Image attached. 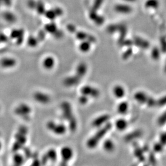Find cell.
Wrapping results in <instances>:
<instances>
[{"instance_id":"obj_1","label":"cell","mask_w":166,"mask_h":166,"mask_svg":"<svg viewBox=\"0 0 166 166\" xmlns=\"http://www.w3.org/2000/svg\"><path fill=\"white\" fill-rule=\"evenodd\" d=\"M61 108L64 118L69 122V129L72 132H74L77 125L76 118L73 115L71 105L68 102H64L61 105Z\"/></svg>"},{"instance_id":"obj_2","label":"cell","mask_w":166,"mask_h":166,"mask_svg":"<svg viewBox=\"0 0 166 166\" xmlns=\"http://www.w3.org/2000/svg\"><path fill=\"white\" fill-rule=\"evenodd\" d=\"M112 128V124L110 123H106L104 127L98 131L94 136L90 138L87 141V147L90 149L95 148L98 144L102 139Z\"/></svg>"},{"instance_id":"obj_3","label":"cell","mask_w":166,"mask_h":166,"mask_svg":"<svg viewBox=\"0 0 166 166\" xmlns=\"http://www.w3.org/2000/svg\"><path fill=\"white\" fill-rule=\"evenodd\" d=\"M60 154L62 156V161L60 165L62 166H66L67 165L68 161L72 158L73 151L70 147L65 146L62 148Z\"/></svg>"},{"instance_id":"obj_4","label":"cell","mask_w":166,"mask_h":166,"mask_svg":"<svg viewBox=\"0 0 166 166\" xmlns=\"http://www.w3.org/2000/svg\"><path fill=\"white\" fill-rule=\"evenodd\" d=\"M81 93L93 98H98L100 95V90L89 86H85L82 87L81 89Z\"/></svg>"},{"instance_id":"obj_5","label":"cell","mask_w":166,"mask_h":166,"mask_svg":"<svg viewBox=\"0 0 166 166\" xmlns=\"http://www.w3.org/2000/svg\"><path fill=\"white\" fill-rule=\"evenodd\" d=\"M31 112V109L29 105L26 104H21L15 109V113L21 116L23 118H26Z\"/></svg>"},{"instance_id":"obj_6","label":"cell","mask_w":166,"mask_h":166,"mask_svg":"<svg viewBox=\"0 0 166 166\" xmlns=\"http://www.w3.org/2000/svg\"><path fill=\"white\" fill-rule=\"evenodd\" d=\"M110 118V116L108 114H105L100 116L94 119L92 122V126L94 127L98 128L101 127L105 123H108Z\"/></svg>"},{"instance_id":"obj_7","label":"cell","mask_w":166,"mask_h":166,"mask_svg":"<svg viewBox=\"0 0 166 166\" xmlns=\"http://www.w3.org/2000/svg\"><path fill=\"white\" fill-rule=\"evenodd\" d=\"M33 98L37 102L46 104L51 101V98L47 95L41 92H36L33 94Z\"/></svg>"},{"instance_id":"obj_8","label":"cell","mask_w":166,"mask_h":166,"mask_svg":"<svg viewBox=\"0 0 166 166\" xmlns=\"http://www.w3.org/2000/svg\"><path fill=\"white\" fill-rule=\"evenodd\" d=\"M81 78L75 74L74 76L66 77L64 81V85L67 87H72L77 85L81 81Z\"/></svg>"},{"instance_id":"obj_9","label":"cell","mask_w":166,"mask_h":166,"mask_svg":"<svg viewBox=\"0 0 166 166\" xmlns=\"http://www.w3.org/2000/svg\"><path fill=\"white\" fill-rule=\"evenodd\" d=\"M87 71H88L87 65L85 63L82 62V63H80L77 66L75 74L81 79H82L86 74Z\"/></svg>"},{"instance_id":"obj_10","label":"cell","mask_w":166,"mask_h":166,"mask_svg":"<svg viewBox=\"0 0 166 166\" xmlns=\"http://www.w3.org/2000/svg\"><path fill=\"white\" fill-rule=\"evenodd\" d=\"M148 96H149L148 95H147L146 93H145L144 92H142V91L137 92L134 95V99L138 103H139L140 104H144L146 103Z\"/></svg>"},{"instance_id":"obj_11","label":"cell","mask_w":166,"mask_h":166,"mask_svg":"<svg viewBox=\"0 0 166 166\" xmlns=\"http://www.w3.org/2000/svg\"><path fill=\"white\" fill-rule=\"evenodd\" d=\"M0 64L3 68H12L16 65V61L12 58H4L1 61Z\"/></svg>"},{"instance_id":"obj_12","label":"cell","mask_w":166,"mask_h":166,"mask_svg":"<svg viewBox=\"0 0 166 166\" xmlns=\"http://www.w3.org/2000/svg\"><path fill=\"white\" fill-rule=\"evenodd\" d=\"M115 10L120 14H127L130 13L132 10V9L127 4H118L116 6Z\"/></svg>"},{"instance_id":"obj_13","label":"cell","mask_w":166,"mask_h":166,"mask_svg":"<svg viewBox=\"0 0 166 166\" xmlns=\"http://www.w3.org/2000/svg\"><path fill=\"white\" fill-rule=\"evenodd\" d=\"M134 155L139 160V161H140L141 163L144 162L145 160V158L142 149L138 146V145L136 144L134 145Z\"/></svg>"},{"instance_id":"obj_14","label":"cell","mask_w":166,"mask_h":166,"mask_svg":"<svg viewBox=\"0 0 166 166\" xmlns=\"http://www.w3.org/2000/svg\"><path fill=\"white\" fill-rule=\"evenodd\" d=\"M113 93L115 96L117 98H122L125 95V90L122 86L120 85L116 86L113 88Z\"/></svg>"},{"instance_id":"obj_15","label":"cell","mask_w":166,"mask_h":166,"mask_svg":"<svg viewBox=\"0 0 166 166\" xmlns=\"http://www.w3.org/2000/svg\"><path fill=\"white\" fill-rule=\"evenodd\" d=\"M43 67L47 70L53 68L55 65V60L52 57H47L44 60L43 63Z\"/></svg>"},{"instance_id":"obj_16","label":"cell","mask_w":166,"mask_h":166,"mask_svg":"<svg viewBox=\"0 0 166 166\" xmlns=\"http://www.w3.org/2000/svg\"><path fill=\"white\" fill-rule=\"evenodd\" d=\"M66 130H67L66 127L64 125L62 124H55L52 131L54 133L56 134L57 135H63L66 133Z\"/></svg>"},{"instance_id":"obj_17","label":"cell","mask_w":166,"mask_h":166,"mask_svg":"<svg viewBox=\"0 0 166 166\" xmlns=\"http://www.w3.org/2000/svg\"><path fill=\"white\" fill-rule=\"evenodd\" d=\"M128 109L129 104L127 102L125 101L120 103L117 107L118 112L120 115H125L127 112Z\"/></svg>"},{"instance_id":"obj_18","label":"cell","mask_w":166,"mask_h":166,"mask_svg":"<svg viewBox=\"0 0 166 166\" xmlns=\"http://www.w3.org/2000/svg\"><path fill=\"white\" fill-rule=\"evenodd\" d=\"M117 130L119 131L125 130L128 126V123L125 119H118L115 124Z\"/></svg>"},{"instance_id":"obj_19","label":"cell","mask_w":166,"mask_h":166,"mask_svg":"<svg viewBox=\"0 0 166 166\" xmlns=\"http://www.w3.org/2000/svg\"><path fill=\"white\" fill-rule=\"evenodd\" d=\"M103 148L107 152H112L115 149V144L111 140L107 139L104 142Z\"/></svg>"},{"instance_id":"obj_20","label":"cell","mask_w":166,"mask_h":166,"mask_svg":"<svg viewBox=\"0 0 166 166\" xmlns=\"http://www.w3.org/2000/svg\"><path fill=\"white\" fill-rule=\"evenodd\" d=\"M134 43L138 46L143 48H147L149 46V44L147 41L139 38H136L135 39Z\"/></svg>"},{"instance_id":"obj_21","label":"cell","mask_w":166,"mask_h":166,"mask_svg":"<svg viewBox=\"0 0 166 166\" xmlns=\"http://www.w3.org/2000/svg\"><path fill=\"white\" fill-rule=\"evenodd\" d=\"M46 154L48 160L51 161L52 163H55L57 161L58 155L57 151L54 149H49Z\"/></svg>"},{"instance_id":"obj_22","label":"cell","mask_w":166,"mask_h":166,"mask_svg":"<svg viewBox=\"0 0 166 166\" xmlns=\"http://www.w3.org/2000/svg\"><path fill=\"white\" fill-rule=\"evenodd\" d=\"M15 154L14 156V163L15 165L16 166H20L23 164L24 163V158L23 157V155L17 153H15Z\"/></svg>"},{"instance_id":"obj_23","label":"cell","mask_w":166,"mask_h":166,"mask_svg":"<svg viewBox=\"0 0 166 166\" xmlns=\"http://www.w3.org/2000/svg\"><path fill=\"white\" fill-rule=\"evenodd\" d=\"M91 47V43L89 41L83 42L80 44L79 46V49L80 51L84 53L88 52L90 50Z\"/></svg>"},{"instance_id":"obj_24","label":"cell","mask_w":166,"mask_h":166,"mask_svg":"<svg viewBox=\"0 0 166 166\" xmlns=\"http://www.w3.org/2000/svg\"><path fill=\"white\" fill-rule=\"evenodd\" d=\"M141 135V131H134L133 132H132L131 133L127 134L126 137H125V140L127 141H131L132 140H133L136 138L139 137Z\"/></svg>"},{"instance_id":"obj_25","label":"cell","mask_w":166,"mask_h":166,"mask_svg":"<svg viewBox=\"0 0 166 166\" xmlns=\"http://www.w3.org/2000/svg\"><path fill=\"white\" fill-rule=\"evenodd\" d=\"M159 6L158 0H148L145 3V7L147 8H155Z\"/></svg>"},{"instance_id":"obj_26","label":"cell","mask_w":166,"mask_h":166,"mask_svg":"<svg viewBox=\"0 0 166 166\" xmlns=\"http://www.w3.org/2000/svg\"><path fill=\"white\" fill-rule=\"evenodd\" d=\"M152 58L154 60H158L160 58V51L157 47H154L152 49Z\"/></svg>"},{"instance_id":"obj_27","label":"cell","mask_w":166,"mask_h":166,"mask_svg":"<svg viewBox=\"0 0 166 166\" xmlns=\"http://www.w3.org/2000/svg\"><path fill=\"white\" fill-rule=\"evenodd\" d=\"M146 104H147L148 107H150V108L157 107V101L155 100L154 98L149 96Z\"/></svg>"},{"instance_id":"obj_28","label":"cell","mask_w":166,"mask_h":166,"mask_svg":"<svg viewBox=\"0 0 166 166\" xmlns=\"http://www.w3.org/2000/svg\"><path fill=\"white\" fill-rule=\"evenodd\" d=\"M158 124L160 126H163L166 124V111L159 117L158 120Z\"/></svg>"},{"instance_id":"obj_29","label":"cell","mask_w":166,"mask_h":166,"mask_svg":"<svg viewBox=\"0 0 166 166\" xmlns=\"http://www.w3.org/2000/svg\"><path fill=\"white\" fill-rule=\"evenodd\" d=\"M132 53H133V51L131 48H129V49H127V51L123 53V55H122L123 60H127L132 55Z\"/></svg>"},{"instance_id":"obj_30","label":"cell","mask_w":166,"mask_h":166,"mask_svg":"<svg viewBox=\"0 0 166 166\" xmlns=\"http://www.w3.org/2000/svg\"><path fill=\"white\" fill-rule=\"evenodd\" d=\"M165 105H166V95L160 98L158 100H157V107H163Z\"/></svg>"},{"instance_id":"obj_31","label":"cell","mask_w":166,"mask_h":166,"mask_svg":"<svg viewBox=\"0 0 166 166\" xmlns=\"http://www.w3.org/2000/svg\"><path fill=\"white\" fill-rule=\"evenodd\" d=\"M164 148V146L163 145L161 144L160 142L156 143L154 146V151L156 153H160L161 152L163 151Z\"/></svg>"},{"instance_id":"obj_32","label":"cell","mask_w":166,"mask_h":166,"mask_svg":"<svg viewBox=\"0 0 166 166\" xmlns=\"http://www.w3.org/2000/svg\"><path fill=\"white\" fill-rule=\"evenodd\" d=\"M79 101L80 103H81V104H87V102L88 101V96H87L85 95L82 94L81 96H80L79 98Z\"/></svg>"},{"instance_id":"obj_33","label":"cell","mask_w":166,"mask_h":166,"mask_svg":"<svg viewBox=\"0 0 166 166\" xmlns=\"http://www.w3.org/2000/svg\"><path fill=\"white\" fill-rule=\"evenodd\" d=\"M23 151L24 152V154L26 155V158L29 159V158L33 157V153L29 148L23 147Z\"/></svg>"},{"instance_id":"obj_34","label":"cell","mask_w":166,"mask_h":166,"mask_svg":"<svg viewBox=\"0 0 166 166\" xmlns=\"http://www.w3.org/2000/svg\"><path fill=\"white\" fill-rule=\"evenodd\" d=\"M18 132L19 133L23 134L24 135H26L28 132V129L25 126H21L19 127L18 129Z\"/></svg>"},{"instance_id":"obj_35","label":"cell","mask_w":166,"mask_h":166,"mask_svg":"<svg viewBox=\"0 0 166 166\" xmlns=\"http://www.w3.org/2000/svg\"><path fill=\"white\" fill-rule=\"evenodd\" d=\"M160 142L164 146L166 145V132L162 134L160 137Z\"/></svg>"},{"instance_id":"obj_36","label":"cell","mask_w":166,"mask_h":166,"mask_svg":"<svg viewBox=\"0 0 166 166\" xmlns=\"http://www.w3.org/2000/svg\"><path fill=\"white\" fill-rule=\"evenodd\" d=\"M149 161H150V163H151L152 165H156V161L155 156L153 153H151V154L149 156Z\"/></svg>"},{"instance_id":"obj_37","label":"cell","mask_w":166,"mask_h":166,"mask_svg":"<svg viewBox=\"0 0 166 166\" xmlns=\"http://www.w3.org/2000/svg\"><path fill=\"white\" fill-rule=\"evenodd\" d=\"M49 160L47 158V155L46 154H45L44 155L42 156V160H41V164L42 165H46L47 163V161H48Z\"/></svg>"},{"instance_id":"obj_38","label":"cell","mask_w":166,"mask_h":166,"mask_svg":"<svg viewBox=\"0 0 166 166\" xmlns=\"http://www.w3.org/2000/svg\"><path fill=\"white\" fill-rule=\"evenodd\" d=\"M161 49L162 51L164 53L166 52V41L165 39H163L161 42Z\"/></svg>"},{"instance_id":"obj_39","label":"cell","mask_w":166,"mask_h":166,"mask_svg":"<svg viewBox=\"0 0 166 166\" xmlns=\"http://www.w3.org/2000/svg\"><path fill=\"white\" fill-rule=\"evenodd\" d=\"M41 165V161H39L38 158L34 159L33 162V165L34 166H39Z\"/></svg>"},{"instance_id":"obj_40","label":"cell","mask_w":166,"mask_h":166,"mask_svg":"<svg viewBox=\"0 0 166 166\" xmlns=\"http://www.w3.org/2000/svg\"><path fill=\"white\" fill-rule=\"evenodd\" d=\"M126 1H129V2H133V1H135L136 0H125Z\"/></svg>"},{"instance_id":"obj_41","label":"cell","mask_w":166,"mask_h":166,"mask_svg":"<svg viewBox=\"0 0 166 166\" xmlns=\"http://www.w3.org/2000/svg\"><path fill=\"white\" fill-rule=\"evenodd\" d=\"M164 71H165V72L166 73V64H165V68H164Z\"/></svg>"},{"instance_id":"obj_42","label":"cell","mask_w":166,"mask_h":166,"mask_svg":"<svg viewBox=\"0 0 166 166\" xmlns=\"http://www.w3.org/2000/svg\"><path fill=\"white\" fill-rule=\"evenodd\" d=\"M1 148V143H0V149Z\"/></svg>"}]
</instances>
